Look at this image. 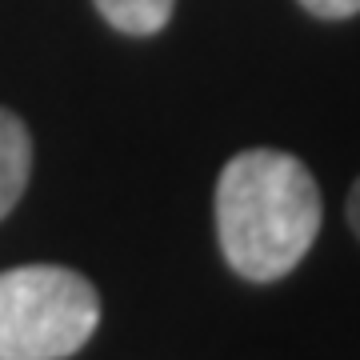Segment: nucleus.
<instances>
[{
	"mask_svg": "<svg viewBox=\"0 0 360 360\" xmlns=\"http://www.w3.org/2000/svg\"><path fill=\"white\" fill-rule=\"evenodd\" d=\"M300 4L321 20H345V16L360 13V0H300Z\"/></svg>",
	"mask_w": 360,
	"mask_h": 360,
	"instance_id": "39448f33",
	"label": "nucleus"
},
{
	"mask_svg": "<svg viewBox=\"0 0 360 360\" xmlns=\"http://www.w3.org/2000/svg\"><path fill=\"white\" fill-rule=\"evenodd\" d=\"M348 224H352V232L360 236V180L352 184V193H348Z\"/></svg>",
	"mask_w": 360,
	"mask_h": 360,
	"instance_id": "423d86ee",
	"label": "nucleus"
},
{
	"mask_svg": "<svg viewBox=\"0 0 360 360\" xmlns=\"http://www.w3.org/2000/svg\"><path fill=\"white\" fill-rule=\"evenodd\" d=\"M101 324L89 276L60 264L0 272V360H65Z\"/></svg>",
	"mask_w": 360,
	"mask_h": 360,
	"instance_id": "f03ea898",
	"label": "nucleus"
},
{
	"mask_svg": "<svg viewBox=\"0 0 360 360\" xmlns=\"http://www.w3.org/2000/svg\"><path fill=\"white\" fill-rule=\"evenodd\" d=\"M324 205L312 172L292 153L248 148L217 180V236L236 276L281 281L309 257Z\"/></svg>",
	"mask_w": 360,
	"mask_h": 360,
	"instance_id": "f257e3e1",
	"label": "nucleus"
},
{
	"mask_svg": "<svg viewBox=\"0 0 360 360\" xmlns=\"http://www.w3.org/2000/svg\"><path fill=\"white\" fill-rule=\"evenodd\" d=\"M101 16L129 37H153L172 20L176 0H96Z\"/></svg>",
	"mask_w": 360,
	"mask_h": 360,
	"instance_id": "20e7f679",
	"label": "nucleus"
},
{
	"mask_svg": "<svg viewBox=\"0 0 360 360\" xmlns=\"http://www.w3.org/2000/svg\"><path fill=\"white\" fill-rule=\"evenodd\" d=\"M28 172H32V136L20 116L0 108V220L25 196Z\"/></svg>",
	"mask_w": 360,
	"mask_h": 360,
	"instance_id": "7ed1b4c3",
	"label": "nucleus"
}]
</instances>
